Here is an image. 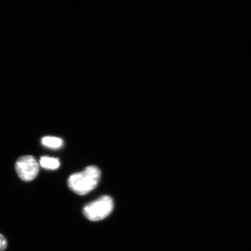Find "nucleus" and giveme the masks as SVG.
Wrapping results in <instances>:
<instances>
[{
	"label": "nucleus",
	"instance_id": "obj_3",
	"mask_svg": "<svg viewBox=\"0 0 251 251\" xmlns=\"http://www.w3.org/2000/svg\"><path fill=\"white\" fill-rule=\"evenodd\" d=\"M15 169L19 177L25 181L34 179L39 171L38 163L30 155L20 157L16 162Z\"/></svg>",
	"mask_w": 251,
	"mask_h": 251
},
{
	"label": "nucleus",
	"instance_id": "obj_5",
	"mask_svg": "<svg viewBox=\"0 0 251 251\" xmlns=\"http://www.w3.org/2000/svg\"><path fill=\"white\" fill-rule=\"evenodd\" d=\"M42 143L44 146L51 149H59L63 146L64 142L60 138L47 136L43 137Z\"/></svg>",
	"mask_w": 251,
	"mask_h": 251
},
{
	"label": "nucleus",
	"instance_id": "obj_4",
	"mask_svg": "<svg viewBox=\"0 0 251 251\" xmlns=\"http://www.w3.org/2000/svg\"><path fill=\"white\" fill-rule=\"evenodd\" d=\"M40 164L43 168L49 169V170H55L60 166V162L58 159L49 156L42 157L40 159Z\"/></svg>",
	"mask_w": 251,
	"mask_h": 251
},
{
	"label": "nucleus",
	"instance_id": "obj_1",
	"mask_svg": "<svg viewBox=\"0 0 251 251\" xmlns=\"http://www.w3.org/2000/svg\"><path fill=\"white\" fill-rule=\"evenodd\" d=\"M100 177L101 171L100 169L95 166H90L83 172L71 175L68 180V184L74 193L84 196L97 186Z\"/></svg>",
	"mask_w": 251,
	"mask_h": 251
},
{
	"label": "nucleus",
	"instance_id": "obj_6",
	"mask_svg": "<svg viewBox=\"0 0 251 251\" xmlns=\"http://www.w3.org/2000/svg\"><path fill=\"white\" fill-rule=\"evenodd\" d=\"M7 247V241L4 236L0 234V251H3Z\"/></svg>",
	"mask_w": 251,
	"mask_h": 251
},
{
	"label": "nucleus",
	"instance_id": "obj_2",
	"mask_svg": "<svg viewBox=\"0 0 251 251\" xmlns=\"http://www.w3.org/2000/svg\"><path fill=\"white\" fill-rule=\"evenodd\" d=\"M114 207V201L112 198L105 196L87 204L84 208L83 213L90 221H99L107 217L112 212Z\"/></svg>",
	"mask_w": 251,
	"mask_h": 251
}]
</instances>
